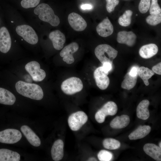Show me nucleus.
I'll use <instances>...</instances> for the list:
<instances>
[{"label": "nucleus", "instance_id": "nucleus-32", "mask_svg": "<svg viewBox=\"0 0 161 161\" xmlns=\"http://www.w3.org/2000/svg\"><path fill=\"white\" fill-rule=\"evenodd\" d=\"M40 1V0H22L21 5L25 9L34 8L39 4Z\"/></svg>", "mask_w": 161, "mask_h": 161}, {"label": "nucleus", "instance_id": "nucleus-36", "mask_svg": "<svg viewBox=\"0 0 161 161\" xmlns=\"http://www.w3.org/2000/svg\"><path fill=\"white\" fill-rule=\"evenodd\" d=\"M161 63L157 64L153 66L152 69V70L155 73L159 75H161Z\"/></svg>", "mask_w": 161, "mask_h": 161}, {"label": "nucleus", "instance_id": "nucleus-3", "mask_svg": "<svg viewBox=\"0 0 161 161\" xmlns=\"http://www.w3.org/2000/svg\"><path fill=\"white\" fill-rule=\"evenodd\" d=\"M15 88L19 94L33 100H40L44 96V93L41 88L35 84L29 83L19 80L16 83Z\"/></svg>", "mask_w": 161, "mask_h": 161}, {"label": "nucleus", "instance_id": "nucleus-17", "mask_svg": "<svg viewBox=\"0 0 161 161\" xmlns=\"http://www.w3.org/2000/svg\"><path fill=\"white\" fill-rule=\"evenodd\" d=\"M21 130L29 143L35 147L39 146L41 142L39 137L28 126L23 125Z\"/></svg>", "mask_w": 161, "mask_h": 161}, {"label": "nucleus", "instance_id": "nucleus-6", "mask_svg": "<svg viewBox=\"0 0 161 161\" xmlns=\"http://www.w3.org/2000/svg\"><path fill=\"white\" fill-rule=\"evenodd\" d=\"M117 111V107L115 103L112 101H108L96 112L95 115V120L99 123H102L106 116L114 115Z\"/></svg>", "mask_w": 161, "mask_h": 161}, {"label": "nucleus", "instance_id": "nucleus-38", "mask_svg": "<svg viewBox=\"0 0 161 161\" xmlns=\"http://www.w3.org/2000/svg\"><path fill=\"white\" fill-rule=\"evenodd\" d=\"M138 69L136 66H133L131 68L129 73L130 75L132 76H137L138 75Z\"/></svg>", "mask_w": 161, "mask_h": 161}, {"label": "nucleus", "instance_id": "nucleus-29", "mask_svg": "<svg viewBox=\"0 0 161 161\" xmlns=\"http://www.w3.org/2000/svg\"><path fill=\"white\" fill-rule=\"evenodd\" d=\"M103 144L105 148L111 150L118 149L120 146V143L119 141L112 138L105 139Z\"/></svg>", "mask_w": 161, "mask_h": 161}, {"label": "nucleus", "instance_id": "nucleus-19", "mask_svg": "<svg viewBox=\"0 0 161 161\" xmlns=\"http://www.w3.org/2000/svg\"><path fill=\"white\" fill-rule=\"evenodd\" d=\"M64 144L63 141L58 139L54 143L51 149V154L52 159L55 161L61 160L63 157Z\"/></svg>", "mask_w": 161, "mask_h": 161}, {"label": "nucleus", "instance_id": "nucleus-10", "mask_svg": "<svg viewBox=\"0 0 161 161\" xmlns=\"http://www.w3.org/2000/svg\"><path fill=\"white\" fill-rule=\"evenodd\" d=\"M109 73L104 71L102 66L98 67L94 71V76L96 84L101 90L106 89L109 84Z\"/></svg>", "mask_w": 161, "mask_h": 161}, {"label": "nucleus", "instance_id": "nucleus-12", "mask_svg": "<svg viewBox=\"0 0 161 161\" xmlns=\"http://www.w3.org/2000/svg\"><path fill=\"white\" fill-rule=\"evenodd\" d=\"M68 20L71 27L75 30L81 31L86 27L87 23L80 15L75 13H72L68 16Z\"/></svg>", "mask_w": 161, "mask_h": 161}, {"label": "nucleus", "instance_id": "nucleus-44", "mask_svg": "<svg viewBox=\"0 0 161 161\" xmlns=\"http://www.w3.org/2000/svg\"></svg>", "mask_w": 161, "mask_h": 161}, {"label": "nucleus", "instance_id": "nucleus-41", "mask_svg": "<svg viewBox=\"0 0 161 161\" xmlns=\"http://www.w3.org/2000/svg\"><path fill=\"white\" fill-rule=\"evenodd\" d=\"M159 147L160 148H161V141L160 142V143H159Z\"/></svg>", "mask_w": 161, "mask_h": 161}, {"label": "nucleus", "instance_id": "nucleus-39", "mask_svg": "<svg viewBox=\"0 0 161 161\" xmlns=\"http://www.w3.org/2000/svg\"><path fill=\"white\" fill-rule=\"evenodd\" d=\"M92 7V5L89 4H85L82 5L80 6L81 8L83 10H90Z\"/></svg>", "mask_w": 161, "mask_h": 161}, {"label": "nucleus", "instance_id": "nucleus-25", "mask_svg": "<svg viewBox=\"0 0 161 161\" xmlns=\"http://www.w3.org/2000/svg\"><path fill=\"white\" fill-rule=\"evenodd\" d=\"M16 100L15 95L8 90L0 87V103L12 105Z\"/></svg>", "mask_w": 161, "mask_h": 161}, {"label": "nucleus", "instance_id": "nucleus-4", "mask_svg": "<svg viewBox=\"0 0 161 161\" xmlns=\"http://www.w3.org/2000/svg\"><path fill=\"white\" fill-rule=\"evenodd\" d=\"M95 53L102 64L105 62H109L112 65L113 60L117 55L118 52L108 44H101L95 48Z\"/></svg>", "mask_w": 161, "mask_h": 161}, {"label": "nucleus", "instance_id": "nucleus-23", "mask_svg": "<svg viewBox=\"0 0 161 161\" xmlns=\"http://www.w3.org/2000/svg\"><path fill=\"white\" fill-rule=\"evenodd\" d=\"M130 122V119L129 116L123 114L115 117L111 121L110 124L112 128L121 129L127 126Z\"/></svg>", "mask_w": 161, "mask_h": 161}, {"label": "nucleus", "instance_id": "nucleus-20", "mask_svg": "<svg viewBox=\"0 0 161 161\" xmlns=\"http://www.w3.org/2000/svg\"><path fill=\"white\" fill-rule=\"evenodd\" d=\"M158 51V47L156 44H150L142 46L139 50V53L142 58L148 59L156 55Z\"/></svg>", "mask_w": 161, "mask_h": 161}, {"label": "nucleus", "instance_id": "nucleus-1", "mask_svg": "<svg viewBox=\"0 0 161 161\" xmlns=\"http://www.w3.org/2000/svg\"><path fill=\"white\" fill-rule=\"evenodd\" d=\"M13 23V32L18 38H21L31 45L36 44L39 40L38 37L34 29L27 23L18 20Z\"/></svg>", "mask_w": 161, "mask_h": 161}, {"label": "nucleus", "instance_id": "nucleus-26", "mask_svg": "<svg viewBox=\"0 0 161 161\" xmlns=\"http://www.w3.org/2000/svg\"><path fill=\"white\" fill-rule=\"evenodd\" d=\"M138 74L143 80L145 84L148 86L149 85L148 79L154 74V73L149 68L142 66L138 68Z\"/></svg>", "mask_w": 161, "mask_h": 161}, {"label": "nucleus", "instance_id": "nucleus-31", "mask_svg": "<svg viewBox=\"0 0 161 161\" xmlns=\"http://www.w3.org/2000/svg\"><path fill=\"white\" fill-rule=\"evenodd\" d=\"M97 156L100 161H109L113 158L112 154L110 152L106 150H101L98 153Z\"/></svg>", "mask_w": 161, "mask_h": 161}, {"label": "nucleus", "instance_id": "nucleus-5", "mask_svg": "<svg viewBox=\"0 0 161 161\" xmlns=\"http://www.w3.org/2000/svg\"><path fill=\"white\" fill-rule=\"evenodd\" d=\"M83 87V83L79 78L72 77L63 82L61 88L62 91L68 95H72L79 92Z\"/></svg>", "mask_w": 161, "mask_h": 161}, {"label": "nucleus", "instance_id": "nucleus-37", "mask_svg": "<svg viewBox=\"0 0 161 161\" xmlns=\"http://www.w3.org/2000/svg\"><path fill=\"white\" fill-rule=\"evenodd\" d=\"M102 67L103 70L106 72H109L112 69V65L109 62H105L103 64Z\"/></svg>", "mask_w": 161, "mask_h": 161}, {"label": "nucleus", "instance_id": "nucleus-27", "mask_svg": "<svg viewBox=\"0 0 161 161\" xmlns=\"http://www.w3.org/2000/svg\"><path fill=\"white\" fill-rule=\"evenodd\" d=\"M122 81L121 87L124 89L129 90L133 88L135 86L137 79V76H132L127 72L124 77Z\"/></svg>", "mask_w": 161, "mask_h": 161}, {"label": "nucleus", "instance_id": "nucleus-7", "mask_svg": "<svg viewBox=\"0 0 161 161\" xmlns=\"http://www.w3.org/2000/svg\"><path fill=\"white\" fill-rule=\"evenodd\" d=\"M88 116L83 111H79L70 115L68 120V125L73 131L80 129L88 120Z\"/></svg>", "mask_w": 161, "mask_h": 161}, {"label": "nucleus", "instance_id": "nucleus-18", "mask_svg": "<svg viewBox=\"0 0 161 161\" xmlns=\"http://www.w3.org/2000/svg\"><path fill=\"white\" fill-rule=\"evenodd\" d=\"M145 152L148 155L157 161L161 160V148L151 143L145 144L143 147Z\"/></svg>", "mask_w": 161, "mask_h": 161}, {"label": "nucleus", "instance_id": "nucleus-13", "mask_svg": "<svg viewBox=\"0 0 161 161\" xmlns=\"http://www.w3.org/2000/svg\"><path fill=\"white\" fill-rule=\"evenodd\" d=\"M78 49V43L72 42L64 47L60 52V55L63 58V60L67 64H72L75 61L72 54L77 52Z\"/></svg>", "mask_w": 161, "mask_h": 161}, {"label": "nucleus", "instance_id": "nucleus-21", "mask_svg": "<svg viewBox=\"0 0 161 161\" xmlns=\"http://www.w3.org/2000/svg\"><path fill=\"white\" fill-rule=\"evenodd\" d=\"M150 104L149 101L144 100L141 101L138 105L136 109L137 115L138 118L146 120L150 116V113L148 107Z\"/></svg>", "mask_w": 161, "mask_h": 161}, {"label": "nucleus", "instance_id": "nucleus-15", "mask_svg": "<svg viewBox=\"0 0 161 161\" xmlns=\"http://www.w3.org/2000/svg\"><path fill=\"white\" fill-rule=\"evenodd\" d=\"M136 38V35L133 32L123 31L118 32L117 40L119 43L132 47L135 44Z\"/></svg>", "mask_w": 161, "mask_h": 161}, {"label": "nucleus", "instance_id": "nucleus-40", "mask_svg": "<svg viewBox=\"0 0 161 161\" xmlns=\"http://www.w3.org/2000/svg\"><path fill=\"white\" fill-rule=\"evenodd\" d=\"M88 161H97V160L95 158L93 157L89 158Z\"/></svg>", "mask_w": 161, "mask_h": 161}, {"label": "nucleus", "instance_id": "nucleus-30", "mask_svg": "<svg viewBox=\"0 0 161 161\" xmlns=\"http://www.w3.org/2000/svg\"><path fill=\"white\" fill-rule=\"evenodd\" d=\"M146 21L148 24L153 26L156 25L161 22V13L148 16L146 19Z\"/></svg>", "mask_w": 161, "mask_h": 161}, {"label": "nucleus", "instance_id": "nucleus-8", "mask_svg": "<svg viewBox=\"0 0 161 161\" xmlns=\"http://www.w3.org/2000/svg\"><path fill=\"white\" fill-rule=\"evenodd\" d=\"M25 68L35 81H41L46 76L45 71L41 69L40 65L37 61H32L28 63L25 66Z\"/></svg>", "mask_w": 161, "mask_h": 161}, {"label": "nucleus", "instance_id": "nucleus-22", "mask_svg": "<svg viewBox=\"0 0 161 161\" xmlns=\"http://www.w3.org/2000/svg\"><path fill=\"white\" fill-rule=\"evenodd\" d=\"M151 128L148 125L140 126L129 135L130 140H136L143 138L150 132Z\"/></svg>", "mask_w": 161, "mask_h": 161}, {"label": "nucleus", "instance_id": "nucleus-16", "mask_svg": "<svg viewBox=\"0 0 161 161\" xmlns=\"http://www.w3.org/2000/svg\"><path fill=\"white\" fill-rule=\"evenodd\" d=\"M96 30L99 35L104 37L111 35L114 31L113 26L108 17L103 19L97 25Z\"/></svg>", "mask_w": 161, "mask_h": 161}, {"label": "nucleus", "instance_id": "nucleus-9", "mask_svg": "<svg viewBox=\"0 0 161 161\" xmlns=\"http://www.w3.org/2000/svg\"><path fill=\"white\" fill-rule=\"evenodd\" d=\"M22 134L18 130L9 129L0 131V142L7 144H14L21 139Z\"/></svg>", "mask_w": 161, "mask_h": 161}, {"label": "nucleus", "instance_id": "nucleus-34", "mask_svg": "<svg viewBox=\"0 0 161 161\" xmlns=\"http://www.w3.org/2000/svg\"><path fill=\"white\" fill-rule=\"evenodd\" d=\"M149 8V12L151 15L157 14L161 13V9L158 3V0H151V3Z\"/></svg>", "mask_w": 161, "mask_h": 161}, {"label": "nucleus", "instance_id": "nucleus-35", "mask_svg": "<svg viewBox=\"0 0 161 161\" xmlns=\"http://www.w3.org/2000/svg\"><path fill=\"white\" fill-rule=\"evenodd\" d=\"M106 9L109 13L113 11L115 7L118 4L119 0H106Z\"/></svg>", "mask_w": 161, "mask_h": 161}, {"label": "nucleus", "instance_id": "nucleus-43", "mask_svg": "<svg viewBox=\"0 0 161 161\" xmlns=\"http://www.w3.org/2000/svg\"></svg>", "mask_w": 161, "mask_h": 161}, {"label": "nucleus", "instance_id": "nucleus-33", "mask_svg": "<svg viewBox=\"0 0 161 161\" xmlns=\"http://www.w3.org/2000/svg\"><path fill=\"white\" fill-rule=\"evenodd\" d=\"M150 1L151 0H140L138 9L141 13H145L148 11L150 8Z\"/></svg>", "mask_w": 161, "mask_h": 161}, {"label": "nucleus", "instance_id": "nucleus-11", "mask_svg": "<svg viewBox=\"0 0 161 161\" xmlns=\"http://www.w3.org/2000/svg\"><path fill=\"white\" fill-rule=\"evenodd\" d=\"M12 39L7 28L4 26L0 28V51L6 53L10 50L11 46Z\"/></svg>", "mask_w": 161, "mask_h": 161}, {"label": "nucleus", "instance_id": "nucleus-14", "mask_svg": "<svg viewBox=\"0 0 161 161\" xmlns=\"http://www.w3.org/2000/svg\"><path fill=\"white\" fill-rule=\"evenodd\" d=\"M49 38L55 49L60 50L63 48L66 41V38L60 30H56L52 31L49 34Z\"/></svg>", "mask_w": 161, "mask_h": 161}, {"label": "nucleus", "instance_id": "nucleus-28", "mask_svg": "<svg viewBox=\"0 0 161 161\" xmlns=\"http://www.w3.org/2000/svg\"><path fill=\"white\" fill-rule=\"evenodd\" d=\"M132 14L133 12L131 10H126L123 14L119 17L118 19L119 24L122 26L126 27L129 26L131 23Z\"/></svg>", "mask_w": 161, "mask_h": 161}, {"label": "nucleus", "instance_id": "nucleus-2", "mask_svg": "<svg viewBox=\"0 0 161 161\" xmlns=\"http://www.w3.org/2000/svg\"><path fill=\"white\" fill-rule=\"evenodd\" d=\"M35 16L43 21L48 23L52 26H58L60 23L59 17L55 14L52 8L48 4L41 3L35 8Z\"/></svg>", "mask_w": 161, "mask_h": 161}, {"label": "nucleus", "instance_id": "nucleus-42", "mask_svg": "<svg viewBox=\"0 0 161 161\" xmlns=\"http://www.w3.org/2000/svg\"><path fill=\"white\" fill-rule=\"evenodd\" d=\"M136 16H137V14H136Z\"/></svg>", "mask_w": 161, "mask_h": 161}, {"label": "nucleus", "instance_id": "nucleus-24", "mask_svg": "<svg viewBox=\"0 0 161 161\" xmlns=\"http://www.w3.org/2000/svg\"><path fill=\"white\" fill-rule=\"evenodd\" d=\"M20 159L17 152L8 149H0V161H19Z\"/></svg>", "mask_w": 161, "mask_h": 161}]
</instances>
